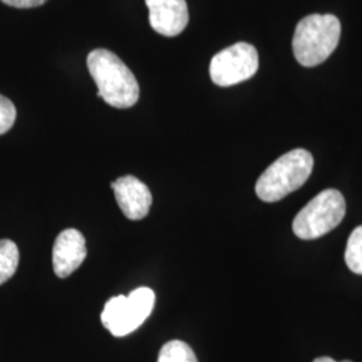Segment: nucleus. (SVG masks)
Returning a JSON list of instances; mask_svg holds the SVG:
<instances>
[{"label":"nucleus","mask_w":362,"mask_h":362,"mask_svg":"<svg viewBox=\"0 0 362 362\" xmlns=\"http://www.w3.org/2000/svg\"><path fill=\"white\" fill-rule=\"evenodd\" d=\"M88 69L94 79L97 95L117 109H128L140 98L139 82L128 66L115 52L97 49L88 55Z\"/></svg>","instance_id":"nucleus-1"},{"label":"nucleus","mask_w":362,"mask_h":362,"mask_svg":"<svg viewBox=\"0 0 362 362\" xmlns=\"http://www.w3.org/2000/svg\"><path fill=\"white\" fill-rule=\"evenodd\" d=\"M341 38V23L332 13H311L303 18L293 38L294 57L305 67L321 65L332 55Z\"/></svg>","instance_id":"nucleus-2"},{"label":"nucleus","mask_w":362,"mask_h":362,"mask_svg":"<svg viewBox=\"0 0 362 362\" xmlns=\"http://www.w3.org/2000/svg\"><path fill=\"white\" fill-rule=\"evenodd\" d=\"M314 160L310 152L294 149L266 169L255 185L259 199L266 203H275L285 199L287 194L297 191L310 177Z\"/></svg>","instance_id":"nucleus-3"},{"label":"nucleus","mask_w":362,"mask_h":362,"mask_svg":"<svg viewBox=\"0 0 362 362\" xmlns=\"http://www.w3.org/2000/svg\"><path fill=\"white\" fill-rule=\"evenodd\" d=\"M346 202L337 189H325L298 212L293 231L302 240H313L333 231L344 220Z\"/></svg>","instance_id":"nucleus-4"},{"label":"nucleus","mask_w":362,"mask_h":362,"mask_svg":"<svg viewBox=\"0 0 362 362\" xmlns=\"http://www.w3.org/2000/svg\"><path fill=\"white\" fill-rule=\"evenodd\" d=\"M155 302V291L149 287H139L129 296L110 298L101 313V322L113 336H128L148 320Z\"/></svg>","instance_id":"nucleus-5"},{"label":"nucleus","mask_w":362,"mask_h":362,"mask_svg":"<svg viewBox=\"0 0 362 362\" xmlns=\"http://www.w3.org/2000/svg\"><path fill=\"white\" fill-rule=\"evenodd\" d=\"M259 57L257 49L239 42L218 52L209 64V76L215 85L228 88L245 82L258 71Z\"/></svg>","instance_id":"nucleus-6"},{"label":"nucleus","mask_w":362,"mask_h":362,"mask_svg":"<svg viewBox=\"0 0 362 362\" xmlns=\"http://www.w3.org/2000/svg\"><path fill=\"white\" fill-rule=\"evenodd\" d=\"M88 255L83 235L74 228L59 233L52 247V267L58 278H67L83 263Z\"/></svg>","instance_id":"nucleus-7"},{"label":"nucleus","mask_w":362,"mask_h":362,"mask_svg":"<svg viewBox=\"0 0 362 362\" xmlns=\"http://www.w3.org/2000/svg\"><path fill=\"white\" fill-rule=\"evenodd\" d=\"M149 8V23L164 37L181 34L189 22L185 0H145Z\"/></svg>","instance_id":"nucleus-8"},{"label":"nucleus","mask_w":362,"mask_h":362,"mask_svg":"<svg viewBox=\"0 0 362 362\" xmlns=\"http://www.w3.org/2000/svg\"><path fill=\"white\" fill-rule=\"evenodd\" d=\"M117 203L130 220H141L149 214L152 194L149 188L134 176H122L112 182Z\"/></svg>","instance_id":"nucleus-9"},{"label":"nucleus","mask_w":362,"mask_h":362,"mask_svg":"<svg viewBox=\"0 0 362 362\" xmlns=\"http://www.w3.org/2000/svg\"><path fill=\"white\" fill-rule=\"evenodd\" d=\"M19 264V250L10 239L0 240V285L13 276Z\"/></svg>","instance_id":"nucleus-10"},{"label":"nucleus","mask_w":362,"mask_h":362,"mask_svg":"<svg viewBox=\"0 0 362 362\" xmlns=\"http://www.w3.org/2000/svg\"><path fill=\"white\" fill-rule=\"evenodd\" d=\"M157 362H199L192 348L182 341H169L158 354Z\"/></svg>","instance_id":"nucleus-11"},{"label":"nucleus","mask_w":362,"mask_h":362,"mask_svg":"<svg viewBox=\"0 0 362 362\" xmlns=\"http://www.w3.org/2000/svg\"><path fill=\"white\" fill-rule=\"evenodd\" d=\"M345 262L350 272L362 275V226L350 233L345 250Z\"/></svg>","instance_id":"nucleus-12"},{"label":"nucleus","mask_w":362,"mask_h":362,"mask_svg":"<svg viewBox=\"0 0 362 362\" xmlns=\"http://www.w3.org/2000/svg\"><path fill=\"white\" fill-rule=\"evenodd\" d=\"M16 119L15 105L7 97L0 94V136L11 129Z\"/></svg>","instance_id":"nucleus-13"},{"label":"nucleus","mask_w":362,"mask_h":362,"mask_svg":"<svg viewBox=\"0 0 362 362\" xmlns=\"http://www.w3.org/2000/svg\"><path fill=\"white\" fill-rule=\"evenodd\" d=\"M0 1L15 8H34V7L43 6L47 0H0Z\"/></svg>","instance_id":"nucleus-14"},{"label":"nucleus","mask_w":362,"mask_h":362,"mask_svg":"<svg viewBox=\"0 0 362 362\" xmlns=\"http://www.w3.org/2000/svg\"><path fill=\"white\" fill-rule=\"evenodd\" d=\"M313 362H337L336 360H333V358H330V357H318V358H315ZM341 362H351L349 360H345V361Z\"/></svg>","instance_id":"nucleus-15"}]
</instances>
